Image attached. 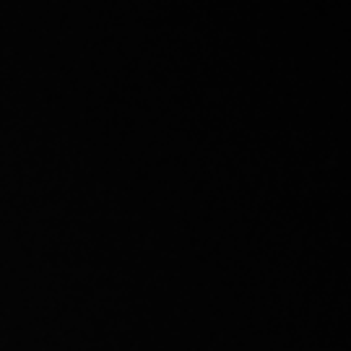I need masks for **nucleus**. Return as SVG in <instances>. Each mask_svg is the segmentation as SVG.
<instances>
[]
</instances>
